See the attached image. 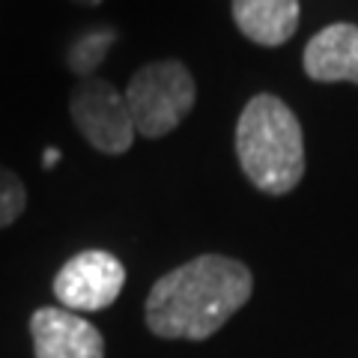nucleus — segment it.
<instances>
[{
    "mask_svg": "<svg viewBox=\"0 0 358 358\" xmlns=\"http://www.w3.org/2000/svg\"><path fill=\"white\" fill-rule=\"evenodd\" d=\"M251 268L221 254H200L152 284L147 326L164 341H206L251 299Z\"/></svg>",
    "mask_w": 358,
    "mask_h": 358,
    "instance_id": "f257e3e1",
    "label": "nucleus"
},
{
    "mask_svg": "<svg viewBox=\"0 0 358 358\" xmlns=\"http://www.w3.org/2000/svg\"><path fill=\"white\" fill-rule=\"evenodd\" d=\"M236 155L263 194H289L305 176V134L299 117L272 93L254 96L236 122Z\"/></svg>",
    "mask_w": 358,
    "mask_h": 358,
    "instance_id": "f03ea898",
    "label": "nucleus"
},
{
    "mask_svg": "<svg viewBox=\"0 0 358 358\" xmlns=\"http://www.w3.org/2000/svg\"><path fill=\"white\" fill-rule=\"evenodd\" d=\"M122 96L134 131L143 138H164L192 114L197 87L192 72L179 60H155L131 75Z\"/></svg>",
    "mask_w": 358,
    "mask_h": 358,
    "instance_id": "7ed1b4c3",
    "label": "nucleus"
},
{
    "mask_svg": "<svg viewBox=\"0 0 358 358\" xmlns=\"http://www.w3.org/2000/svg\"><path fill=\"white\" fill-rule=\"evenodd\" d=\"M69 114L78 131L84 134V141L105 155L126 152L134 143V138H138L126 96L110 81H102V78L81 81V87L75 90L69 102Z\"/></svg>",
    "mask_w": 358,
    "mask_h": 358,
    "instance_id": "20e7f679",
    "label": "nucleus"
},
{
    "mask_svg": "<svg viewBox=\"0 0 358 358\" xmlns=\"http://www.w3.org/2000/svg\"><path fill=\"white\" fill-rule=\"evenodd\" d=\"M126 284V268L110 251H81L54 275V296L66 310L93 313L117 301Z\"/></svg>",
    "mask_w": 358,
    "mask_h": 358,
    "instance_id": "39448f33",
    "label": "nucleus"
},
{
    "mask_svg": "<svg viewBox=\"0 0 358 358\" xmlns=\"http://www.w3.org/2000/svg\"><path fill=\"white\" fill-rule=\"evenodd\" d=\"M36 358H105V338L93 322L66 308H39L30 317Z\"/></svg>",
    "mask_w": 358,
    "mask_h": 358,
    "instance_id": "423d86ee",
    "label": "nucleus"
},
{
    "mask_svg": "<svg viewBox=\"0 0 358 358\" xmlns=\"http://www.w3.org/2000/svg\"><path fill=\"white\" fill-rule=\"evenodd\" d=\"M305 75L320 84H358V24H329L305 45Z\"/></svg>",
    "mask_w": 358,
    "mask_h": 358,
    "instance_id": "0eeeda50",
    "label": "nucleus"
},
{
    "mask_svg": "<svg viewBox=\"0 0 358 358\" xmlns=\"http://www.w3.org/2000/svg\"><path fill=\"white\" fill-rule=\"evenodd\" d=\"M233 21L245 39L278 48L299 30V0H233Z\"/></svg>",
    "mask_w": 358,
    "mask_h": 358,
    "instance_id": "6e6552de",
    "label": "nucleus"
},
{
    "mask_svg": "<svg viewBox=\"0 0 358 358\" xmlns=\"http://www.w3.org/2000/svg\"><path fill=\"white\" fill-rule=\"evenodd\" d=\"M117 42V30L110 27H96V30H87L81 33L72 48L66 51V66H69V72H75L78 78H93V72L102 66L105 54L110 51V45Z\"/></svg>",
    "mask_w": 358,
    "mask_h": 358,
    "instance_id": "1a4fd4ad",
    "label": "nucleus"
},
{
    "mask_svg": "<svg viewBox=\"0 0 358 358\" xmlns=\"http://www.w3.org/2000/svg\"><path fill=\"white\" fill-rule=\"evenodd\" d=\"M27 206V188L21 176L0 164V227H9L21 218Z\"/></svg>",
    "mask_w": 358,
    "mask_h": 358,
    "instance_id": "9d476101",
    "label": "nucleus"
},
{
    "mask_svg": "<svg viewBox=\"0 0 358 358\" xmlns=\"http://www.w3.org/2000/svg\"><path fill=\"white\" fill-rule=\"evenodd\" d=\"M57 162H60V150H57V147H51V150L42 152V167H45V171H51V167L57 164Z\"/></svg>",
    "mask_w": 358,
    "mask_h": 358,
    "instance_id": "9b49d317",
    "label": "nucleus"
},
{
    "mask_svg": "<svg viewBox=\"0 0 358 358\" xmlns=\"http://www.w3.org/2000/svg\"><path fill=\"white\" fill-rule=\"evenodd\" d=\"M78 3H84V6H99L102 0H78Z\"/></svg>",
    "mask_w": 358,
    "mask_h": 358,
    "instance_id": "f8f14e48",
    "label": "nucleus"
}]
</instances>
